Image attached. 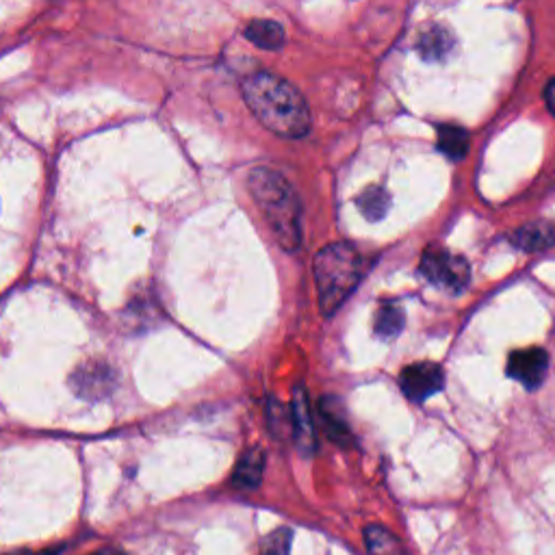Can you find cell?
<instances>
[{
    "instance_id": "cell-8",
    "label": "cell",
    "mask_w": 555,
    "mask_h": 555,
    "mask_svg": "<svg viewBox=\"0 0 555 555\" xmlns=\"http://www.w3.org/2000/svg\"><path fill=\"white\" fill-rule=\"evenodd\" d=\"M319 415L321 421H324L326 434L332 438L334 443L339 445H350L352 443V430L350 423L345 419V412L341 408V404L337 402V397H324L319 402Z\"/></svg>"
},
{
    "instance_id": "cell-13",
    "label": "cell",
    "mask_w": 555,
    "mask_h": 555,
    "mask_svg": "<svg viewBox=\"0 0 555 555\" xmlns=\"http://www.w3.org/2000/svg\"><path fill=\"white\" fill-rule=\"evenodd\" d=\"M469 133L460 126L443 124L438 126V150H441L447 159L462 161L469 152Z\"/></svg>"
},
{
    "instance_id": "cell-19",
    "label": "cell",
    "mask_w": 555,
    "mask_h": 555,
    "mask_svg": "<svg viewBox=\"0 0 555 555\" xmlns=\"http://www.w3.org/2000/svg\"><path fill=\"white\" fill-rule=\"evenodd\" d=\"M545 105L551 111V115H555V79H551L545 87Z\"/></svg>"
},
{
    "instance_id": "cell-15",
    "label": "cell",
    "mask_w": 555,
    "mask_h": 555,
    "mask_svg": "<svg viewBox=\"0 0 555 555\" xmlns=\"http://www.w3.org/2000/svg\"><path fill=\"white\" fill-rule=\"evenodd\" d=\"M356 204H358V211L363 213L369 222H380V219H384L391 209V196L384 187L373 185L360 193Z\"/></svg>"
},
{
    "instance_id": "cell-5",
    "label": "cell",
    "mask_w": 555,
    "mask_h": 555,
    "mask_svg": "<svg viewBox=\"0 0 555 555\" xmlns=\"http://www.w3.org/2000/svg\"><path fill=\"white\" fill-rule=\"evenodd\" d=\"M399 386L410 402H425L445 386V373L436 363H415L402 371Z\"/></svg>"
},
{
    "instance_id": "cell-20",
    "label": "cell",
    "mask_w": 555,
    "mask_h": 555,
    "mask_svg": "<svg viewBox=\"0 0 555 555\" xmlns=\"http://www.w3.org/2000/svg\"><path fill=\"white\" fill-rule=\"evenodd\" d=\"M63 547H55V549H46V551H33V553H24V551H20V553H11V555H59V551H61Z\"/></svg>"
},
{
    "instance_id": "cell-6",
    "label": "cell",
    "mask_w": 555,
    "mask_h": 555,
    "mask_svg": "<svg viewBox=\"0 0 555 555\" xmlns=\"http://www.w3.org/2000/svg\"><path fill=\"white\" fill-rule=\"evenodd\" d=\"M549 371V354L540 347H527V350H519L510 354L508 360V376L523 384L525 389L534 391L545 382Z\"/></svg>"
},
{
    "instance_id": "cell-21",
    "label": "cell",
    "mask_w": 555,
    "mask_h": 555,
    "mask_svg": "<svg viewBox=\"0 0 555 555\" xmlns=\"http://www.w3.org/2000/svg\"><path fill=\"white\" fill-rule=\"evenodd\" d=\"M96 555H124L120 551H102V553H96Z\"/></svg>"
},
{
    "instance_id": "cell-4",
    "label": "cell",
    "mask_w": 555,
    "mask_h": 555,
    "mask_svg": "<svg viewBox=\"0 0 555 555\" xmlns=\"http://www.w3.org/2000/svg\"><path fill=\"white\" fill-rule=\"evenodd\" d=\"M419 269L425 280L449 293H462L471 280V267L467 258L451 254L443 248L425 250Z\"/></svg>"
},
{
    "instance_id": "cell-1",
    "label": "cell",
    "mask_w": 555,
    "mask_h": 555,
    "mask_svg": "<svg viewBox=\"0 0 555 555\" xmlns=\"http://www.w3.org/2000/svg\"><path fill=\"white\" fill-rule=\"evenodd\" d=\"M245 105L267 131L285 139H300L311 131V111L304 96L287 79L256 72L241 83Z\"/></svg>"
},
{
    "instance_id": "cell-3",
    "label": "cell",
    "mask_w": 555,
    "mask_h": 555,
    "mask_svg": "<svg viewBox=\"0 0 555 555\" xmlns=\"http://www.w3.org/2000/svg\"><path fill=\"white\" fill-rule=\"evenodd\" d=\"M313 276L321 313L332 317L365 276V261L352 243H330L313 258Z\"/></svg>"
},
{
    "instance_id": "cell-10",
    "label": "cell",
    "mask_w": 555,
    "mask_h": 555,
    "mask_svg": "<svg viewBox=\"0 0 555 555\" xmlns=\"http://www.w3.org/2000/svg\"><path fill=\"white\" fill-rule=\"evenodd\" d=\"M512 243L525 252H545L555 245V224L532 222L512 235Z\"/></svg>"
},
{
    "instance_id": "cell-12",
    "label": "cell",
    "mask_w": 555,
    "mask_h": 555,
    "mask_svg": "<svg viewBox=\"0 0 555 555\" xmlns=\"http://www.w3.org/2000/svg\"><path fill=\"white\" fill-rule=\"evenodd\" d=\"M245 40L263 50H278L285 44V29L276 20H252L245 27Z\"/></svg>"
},
{
    "instance_id": "cell-16",
    "label": "cell",
    "mask_w": 555,
    "mask_h": 555,
    "mask_svg": "<svg viewBox=\"0 0 555 555\" xmlns=\"http://www.w3.org/2000/svg\"><path fill=\"white\" fill-rule=\"evenodd\" d=\"M404 308L397 302H384L376 315V334L382 339H395L404 330Z\"/></svg>"
},
{
    "instance_id": "cell-11",
    "label": "cell",
    "mask_w": 555,
    "mask_h": 555,
    "mask_svg": "<svg viewBox=\"0 0 555 555\" xmlns=\"http://www.w3.org/2000/svg\"><path fill=\"white\" fill-rule=\"evenodd\" d=\"M72 384L83 397L107 395V389L113 384V376L107 365H85L74 373Z\"/></svg>"
},
{
    "instance_id": "cell-2",
    "label": "cell",
    "mask_w": 555,
    "mask_h": 555,
    "mask_svg": "<svg viewBox=\"0 0 555 555\" xmlns=\"http://www.w3.org/2000/svg\"><path fill=\"white\" fill-rule=\"evenodd\" d=\"M248 189L282 250L298 252L302 245V206L289 180L269 167H254L248 176Z\"/></svg>"
},
{
    "instance_id": "cell-14",
    "label": "cell",
    "mask_w": 555,
    "mask_h": 555,
    "mask_svg": "<svg viewBox=\"0 0 555 555\" xmlns=\"http://www.w3.org/2000/svg\"><path fill=\"white\" fill-rule=\"evenodd\" d=\"M451 46H454V40H451V35L441 29V27H430L428 31H423L419 37V55L425 61H441L449 55Z\"/></svg>"
},
{
    "instance_id": "cell-18",
    "label": "cell",
    "mask_w": 555,
    "mask_h": 555,
    "mask_svg": "<svg viewBox=\"0 0 555 555\" xmlns=\"http://www.w3.org/2000/svg\"><path fill=\"white\" fill-rule=\"evenodd\" d=\"M291 529L280 527L276 532H271L263 542L258 555H289L291 551Z\"/></svg>"
},
{
    "instance_id": "cell-7",
    "label": "cell",
    "mask_w": 555,
    "mask_h": 555,
    "mask_svg": "<svg viewBox=\"0 0 555 555\" xmlns=\"http://www.w3.org/2000/svg\"><path fill=\"white\" fill-rule=\"evenodd\" d=\"M291 428H293V441L298 445L304 456L315 454L317 449V434L313 423V408L308 402V393L302 384L293 389V402H291Z\"/></svg>"
},
{
    "instance_id": "cell-17",
    "label": "cell",
    "mask_w": 555,
    "mask_h": 555,
    "mask_svg": "<svg viewBox=\"0 0 555 555\" xmlns=\"http://www.w3.org/2000/svg\"><path fill=\"white\" fill-rule=\"evenodd\" d=\"M365 542L369 555H406L402 549V542L393 536L386 527L371 525L365 529Z\"/></svg>"
},
{
    "instance_id": "cell-9",
    "label": "cell",
    "mask_w": 555,
    "mask_h": 555,
    "mask_svg": "<svg viewBox=\"0 0 555 555\" xmlns=\"http://www.w3.org/2000/svg\"><path fill=\"white\" fill-rule=\"evenodd\" d=\"M263 471H265V451L252 447L239 458L235 473H232V484L237 488L254 490L263 482Z\"/></svg>"
}]
</instances>
